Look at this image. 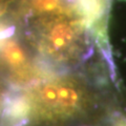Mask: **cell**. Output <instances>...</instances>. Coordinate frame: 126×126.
<instances>
[{
    "label": "cell",
    "instance_id": "52a82bcc",
    "mask_svg": "<svg viewBox=\"0 0 126 126\" xmlns=\"http://www.w3.org/2000/svg\"><path fill=\"white\" fill-rule=\"evenodd\" d=\"M6 9H7L6 2H5V1H3V0H0V18H1L2 16L5 14Z\"/></svg>",
    "mask_w": 126,
    "mask_h": 126
},
{
    "label": "cell",
    "instance_id": "3957f363",
    "mask_svg": "<svg viewBox=\"0 0 126 126\" xmlns=\"http://www.w3.org/2000/svg\"><path fill=\"white\" fill-rule=\"evenodd\" d=\"M2 58L11 67L14 68L21 67L27 60L26 53L24 52L23 47L15 41H11L3 46Z\"/></svg>",
    "mask_w": 126,
    "mask_h": 126
},
{
    "label": "cell",
    "instance_id": "8992f818",
    "mask_svg": "<svg viewBox=\"0 0 126 126\" xmlns=\"http://www.w3.org/2000/svg\"><path fill=\"white\" fill-rule=\"evenodd\" d=\"M110 126H126V117L117 115L110 122Z\"/></svg>",
    "mask_w": 126,
    "mask_h": 126
},
{
    "label": "cell",
    "instance_id": "7a4b0ae2",
    "mask_svg": "<svg viewBox=\"0 0 126 126\" xmlns=\"http://www.w3.org/2000/svg\"><path fill=\"white\" fill-rule=\"evenodd\" d=\"M87 25L85 20L80 19L54 20L41 33L38 42L41 54L58 64L83 61L92 54Z\"/></svg>",
    "mask_w": 126,
    "mask_h": 126
},
{
    "label": "cell",
    "instance_id": "277c9868",
    "mask_svg": "<svg viewBox=\"0 0 126 126\" xmlns=\"http://www.w3.org/2000/svg\"><path fill=\"white\" fill-rule=\"evenodd\" d=\"M77 3L87 24H92L102 17L104 9L102 0H77Z\"/></svg>",
    "mask_w": 126,
    "mask_h": 126
},
{
    "label": "cell",
    "instance_id": "5b68a950",
    "mask_svg": "<svg viewBox=\"0 0 126 126\" xmlns=\"http://www.w3.org/2000/svg\"><path fill=\"white\" fill-rule=\"evenodd\" d=\"M61 3V0H32L33 9L43 14L53 13L56 11Z\"/></svg>",
    "mask_w": 126,
    "mask_h": 126
},
{
    "label": "cell",
    "instance_id": "6da1fadb",
    "mask_svg": "<svg viewBox=\"0 0 126 126\" xmlns=\"http://www.w3.org/2000/svg\"><path fill=\"white\" fill-rule=\"evenodd\" d=\"M29 101V119L37 123H62L82 119L94 110L96 97L84 83L74 79H59L40 84Z\"/></svg>",
    "mask_w": 126,
    "mask_h": 126
}]
</instances>
